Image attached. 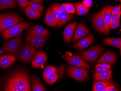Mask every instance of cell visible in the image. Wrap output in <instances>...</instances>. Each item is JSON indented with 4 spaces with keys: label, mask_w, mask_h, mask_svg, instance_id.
Wrapping results in <instances>:
<instances>
[{
    "label": "cell",
    "mask_w": 121,
    "mask_h": 91,
    "mask_svg": "<svg viewBox=\"0 0 121 91\" xmlns=\"http://www.w3.org/2000/svg\"><path fill=\"white\" fill-rule=\"evenodd\" d=\"M67 72L70 77L78 81H85L89 77V71L83 69L70 66L68 68Z\"/></svg>",
    "instance_id": "ba28073f"
},
{
    "label": "cell",
    "mask_w": 121,
    "mask_h": 91,
    "mask_svg": "<svg viewBox=\"0 0 121 91\" xmlns=\"http://www.w3.org/2000/svg\"><path fill=\"white\" fill-rule=\"evenodd\" d=\"M22 20L20 17L14 14H0V32L17 24Z\"/></svg>",
    "instance_id": "3957f363"
},
{
    "label": "cell",
    "mask_w": 121,
    "mask_h": 91,
    "mask_svg": "<svg viewBox=\"0 0 121 91\" xmlns=\"http://www.w3.org/2000/svg\"><path fill=\"white\" fill-rule=\"evenodd\" d=\"M22 44V37L18 36L5 43L3 50L6 53L15 55L18 53Z\"/></svg>",
    "instance_id": "277c9868"
},
{
    "label": "cell",
    "mask_w": 121,
    "mask_h": 91,
    "mask_svg": "<svg viewBox=\"0 0 121 91\" xmlns=\"http://www.w3.org/2000/svg\"><path fill=\"white\" fill-rule=\"evenodd\" d=\"M77 14L79 16H83L87 14L89 11L90 9H86L82 3H78L75 4Z\"/></svg>",
    "instance_id": "83f0119b"
},
{
    "label": "cell",
    "mask_w": 121,
    "mask_h": 91,
    "mask_svg": "<svg viewBox=\"0 0 121 91\" xmlns=\"http://www.w3.org/2000/svg\"><path fill=\"white\" fill-rule=\"evenodd\" d=\"M103 41L106 45L117 48L121 51V39L120 38H107L103 39Z\"/></svg>",
    "instance_id": "cb8c5ba5"
},
{
    "label": "cell",
    "mask_w": 121,
    "mask_h": 91,
    "mask_svg": "<svg viewBox=\"0 0 121 91\" xmlns=\"http://www.w3.org/2000/svg\"><path fill=\"white\" fill-rule=\"evenodd\" d=\"M37 49L35 48L26 44L18 52L17 56L24 62L30 63L32 60Z\"/></svg>",
    "instance_id": "5b68a950"
},
{
    "label": "cell",
    "mask_w": 121,
    "mask_h": 91,
    "mask_svg": "<svg viewBox=\"0 0 121 91\" xmlns=\"http://www.w3.org/2000/svg\"><path fill=\"white\" fill-rule=\"evenodd\" d=\"M47 60V56L45 53L39 51L36 53L33 58L32 67L35 68L43 67Z\"/></svg>",
    "instance_id": "8fae6325"
},
{
    "label": "cell",
    "mask_w": 121,
    "mask_h": 91,
    "mask_svg": "<svg viewBox=\"0 0 121 91\" xmlns=\"http://www.w3.org/2000/svg\"><path fill=\"white\" fill-rule=\"evenodd\" d=\"M94 40L95 38L93 35H90L82 39L76 43L74 45V47L75 49L79 50L84 49L90 46L94 42Z\"/></svg>",
    "instance_id": "5bb4252c"
},
{
    "label": "cell",
    "mask_w": 121,
    "mask_h": 91,
    "mask_svg": "<svg viewBox=\"0 0 121 91\" xmlns=\"http://www.w3.org/2000/svg\"><path fill=\"white\" fill-rule=\"evenodd\" d=\"M103 51V48L102 47L97 45L81 52L79 55L86 61L92 63L96 60Z\"/></svg>",
    "instance_id": "8992f818"
},
{
    "label": "cell",
    "mask_w": 121,
    "mask_h": 91,
    "mask_svg": "<svg viewBox=\"0 0 121 91\" xmlns=\"http://www.w3.org/2000/svg\"><path fill=\"white\" fill-rule=\"evenodd\" d=\"M93 0H83L82 1V4L86 8L88 9H90V8L93 4Z\"/></svg>",
    "instance_id": "d6a6232c"
},
{
    "label": "cell",
    "mask_w": 121,
    "mask_h": 91,
    "mask_svg": "<svg viewBox=\"0 0 121 91\" xmlns=\"http://www.w3.org/2000/svg\"><path fill=\"white\" fill-rule=\"evenodd\" d=\"M27 6L29 7L32 9L38 11H43L44 9V6L39 3L33 1H28L27 3Z\"/></svg>",
    "instance_id": "f1b7e54d"
},
{
    "label": "cell",
    "mask_w": 121,
    "mask_h": 91,
    "mask_svg": "<svg viewBox=\"0 0 121 91\" xmlns=\"http://www.w3.org/2000/svg\"><path fill=\"white\" fill-rule=\"evenodd\" d=\"M32 91H46V88L43 85L38 77L36 75L33 74L32 77Z\"/></svg>",
    "instance_id": "d6986e66"
},
{
    "label": "cell",
    "mask_w": 121,
    "mask_h": 91,
    "mask_svg": "<svg viewBox=\"0 0 121 91\" xmlns=\"http://www.w3.org/2000/svg\"><path fill=\"white\" fill-rule=\"evenodd\" d=\"M17 2L20 6L23 9L26 8L27 7L28 0H17Z\"/></svg>",
    "instance_id": "836d02e7"
},
{
    "label": "cell",
    "mask_w": 121,
    "mask_h": 91,
    "mask_svg": "<svg viewBox=\"0 0 121 91\" xmlns=\"http://www.w3.org/2000/svg\"><path fill=\"white\" fill-rule=\"evenodd\" d=\"M15 0H0V9L16 7Z\"/></svg>",
    "instance_id": "4316f807"
},
{
    "label": "cell",
    "mask_w": 121,
    "mask_h": 91,
    "mask_svg": "<svg viewBox=\"0 0 121 91\" xmlns=\"http://www.w3.org/2000/svg\"><path fill=\"white\" fill-rule=\"evenodd\" d=\"M113 83L112 81L110 79L96 81L93 84L92 90L94 91H101L107 86Z\"/></svg>",
    "instance_id": "7402d4cb"
},
{
    "label": "cell",
    "mask_w": 121,
    "mask_h": 91,
    "mask_svg": "<svg viewBox=\"0 0 121 91\" xmlns=\"http://www.w3.org/2000/svg\"><path fill=\"white\" fill-rule=\"evenodd\" d=\"M112 71L110 69L104 70L102 72H96L94 75V78L96 80L110 79L112 77Z\"/></svg>",
    "instance_id": "44dd1931"
},
{
    "label": "cell",
    "mask_w": 121,
    "mask_h": 91,
    "mask_svg": "<svg viewBox=\"0 0 121 91\" xmlns=\"http://www.w3.org/2000/svg\"><path fill=\"white\" fill-rule=\"evenodd\" d=\"M4 91H30V79L26 72L19 71L11 74L7 78Z\"/></svg>",
    "instance_id": "6da1fadb"
},
{
    "label": "cell",
    "mask_w": 121,
    "mask_h": 91,
    "mask_svg": "<svg viewBox=\"0 0 121 91\" xmlns=\"http://www.w3.org/2000/svg\"><path fill=\"white\" fill-rule=\"evenodd\" d=\"M16 60V57L13 54L2 56L0 57V66L3 68H7L13 65Z\"/></svg>",
    "instance_id": "2e32d148"
},
{
    "label": "cell",
    "mask_w": 121,
    "mask_h": 91,
    "mask_svg": "<svg viewBox=\"0 0 121 91\" xmlns=\"http://www.w3.org/2000/svg\"><path fill=\"white\" fill-rule=\"evenodd\" d=\"M30 25V23L22 21L12 27L5 30L2 33L3 40H6L11 37L20 35L23 30Z\"/></svg>",
    "instance_id": "7a4b0ae2"
},
{
    "label": "cell",
    "mask_w": 121,
    "mask_h": 91,
    "mask_svg": "<svg viewBox=\"0 0 121 91\" xmlns=\"http://www.w3.org/2000/svg\"><path fill=\"white\" fill-rule=\"evenodd\" d=\"M62 4L65 7L66 12L67 13L71 14L75 13V8L72 4L68 3H63Z\"/></svg>",
    "instance_id": "1f68e13d"
},
{
    "label": "cell",
    "mask_w": 121,
    "mask_h": 91,
    "mask_svg": "<svg viewBox=\"0 0 121 91\" xmlns=\"http://www.w3.org/2000/svg\"><path fill=\"white\" fill-rule=\"evenodd\" d=\"M65 59L69 64L78 68L90 69L91 66L85 61L81 56L72 55L70 52H66Z\"/></svg>",
    "instance_id": "9c48e42d"
},
{
    "label": "cell",
    "mask_w": 121,
    "mask_h": 91,
    "mask_svg": "<svg viewBox=\"0 0 121 91\" xmlns=\"http://www.w3.org/2000/svg\"><path fill=\"white\" fill-rule=\"evenodd\" d=\"M113 85V84L109 85L107 86L106 87H104V89H103L101 91H108V90L111 87H112Z\"/></svg>",
    "instance_id": "60d3db41"
},
{
    "label": "cell",
    "mask_w": 121,
    "mask_h": 91,
    "mask_svg": "<svg viewBox=\"0 0 121 91\" xmlns=\"http://www.w3.org/2000/svg\"><path fill=\"white\" fill-rule=\"evenodd\" d=\"M64 72V67L61 66L58 70L57 69L56 70L52 73L46 79V81L50 85H53L55 83L59 78L60 77L62 76Z\"/></svg>",
    "instance_id": "ffe728a7"
},
{
    "label": "cell",
    "mask_w": 121,
    "mask_h": 91,
    "mask_svg": "<svg viewBox=\"0 0 121 91\" xmlns=\"http://www.w3.org/2000/svg\"><path fill=\"white\" fill-rule=\"evenodd\" d=\"M114 7L108 5L106 6V10L104 13V17L106 24L105 32L104 34H108L110 30V25L112 23L111 15H112V9Z\"/></svg>",
    "instance_id": "4fadbf2b"
},
{
    "label": "cell",
    "mask_w": 121,
    "mask_h": 91,
    "mask_svg": "<svg viewBox=\"0 0 121 91\" xmlns=\"http://www.w3.org/2000/svg\"><path fill=\"white\" fill-rule=\"evenodd\" d=\"M121 13V11H120L118 13H117V14H112V15H111L112 22H113L114 21H116L119 19H120Z\"/></svg>",
    "instance_id": "d590c367"
},
{
    "label": "cell",
    "mask_w": 121,
    "mask_h": 91,
    "mask_svg": "<svg viewBox=\"0 0 121 91\" xmlns=\"http://www.w3.org/2000/svg\"><path fill=\"white\" fill-rule=\"evenodd\" d=\"M45 22L48 26L51 27H54L57 26L51 8L48 9L45 14Z\"/></svg>",
    "instance_id": "d4e9b609"
},
{
    "label": "cell",
    "mask_w": 121,
    "mask_h": 91,
    "mask_svg": "<svg viewBox=\"0 0 121 91\" xmlns=\"http://www.w3.org/2000/svg\"><path fill=\"white\" fill-rule=\"evenodd\" d=\"M50 8L52 11L53 17L57 26L59 21L60 11L58 9L57 4L53 5Z\"/></svg>",
    "instance_id": "f546056e"
},
{
    "label": "cell",
    "mask_w": 121,
    "mask_h": 91,
    "mask_svg": "<svg viewBox=\"0 0 121 91\" xmlns=\"http://www.w3.org/2000/svg\"><path fill=\"white\" fill-rule=\"evenodd\" d=\"M118 90L117 89V87H115L114 85L112 87H111L108 90V91H118Z\"/></svg>",
    "instance_id": "b9f144b4"
},
{
    "label": "cell",
    "mask_w": 121,
    "mask_h": 91,
    "mask_svg": "<svg viewBox=\"0 0 121 91\" xmlns=\"http://www.w3.org/2000/svg\"><path fill=\"white\" fill-rule=\"evenodd\" d=\"M89 29L83 24L80 23L78 25L74 34L73 41L78 40L87 35L89 33Z\"/></svg>",
    "instance_id": "7c38bea8"
},
{
    "label": "cell",
    "mask_w": 121,
    "mask_h": 91,
    "mask_svg": "<svg viewBox=\"0 0 121 91\" xmlns=\"http://www.w3.org/2000/svg\"><path fill=\"white\" fill-rule=\"evenodd\" d=\"M73 15L71 13L67 12H60V17L57 26L58 27H60L72 19Z\"/></svg>",
    "instance_id": "603a6c76"
},
{
    "label": "cell",
    "mask_w": 121,
    "mask_h": 91,
    "mask_svg": "<svg viewBox=\"0 0 121 91\" xmlns=\"http://www.w3.org/2000/svg\"><path fill=\"white\" fill-rule=\"evenodd\" d=\"M47 39V37L39 36L28 34L26 36V44L40 49L45 44Z\"/></svg>",
    "instance_id": "30bf717a"
},
{
    "label": "cell",
    "mask_w": 121,
    "mask_h": 91,
    "mask_svg": "<svg viewBox=\"0 0 121 91\" xmlns=\"http://www.w3.org/2000/svg\"><path fill=\"white\" fill-rule=\"evenodd\" d=\"M121 5H119L115 7H113L112 9V14H117L121 11Z\"/></svg>",
    "instance_id": "8d00e7d4"
},
{
    "label": "cell",
    "mask_w": 121,
    "mask_h": 91,
    "mask_svg": "<svg viewBox=\"0 0 121 91\" xmlns=\"http://www.w3.org/2000/svg\"><path fill=\"white\" fill-rule=\"evenodd\" d=\"M95 70H96V72L98 73L102 72L105 70L102 67L98 64L96 66Z\"/></svg>",
    "instance_id": "f35d334b"
},
{
    "label": "cell",
    "mask_w": 121,
    "mask_h": 91,
    "mask_svg": "<svg viewBox=\"0 0 121 91\" xmlns=\"http://www.w3.org/2000/svg\"><path fill=\"white\" fill-rule=\"evenodd\" d=\"M117 56L112 52H107L103 55L98 61L99 63H106L114 64L117 61Z\"/></svg>",
    "instance_id": "ac0fdd59"
},
{
    "label": "cell",
    "mask_w": 121,
    "mask_h": 91,
    "mask_svg": "<svg viewBox=\"0 0 121 91\" xmlns=\"http://www.w3.org/2000/svg\"><path fill=\"white\" fill-rule=\"evenodd\" d=\"M57 5L58 9H59L60 12H66V9H65V7L62 4H57Z\"/></svg>",
    "instance_id": "ab89813d"
},
{
    "label": "cell",
    "mask_w": 121,
    "mask_h": 91,
    "mask_svg": "<svg viewBox=\"0 0 121 91\" xmlns=\"http://www.w3.org/2000/svg\"><path fill=\"white\" fill-rule=\"evenodd\" d=\"M57 69L56 67L52 66H47L43 73V77L45 81L47 78L50 76L52 73L56 70Z\"/></svg>",
    "instance_id": "4dcf8cb0"
},
{
    "label": "cell",
    "mask_w": 121,
    "mask_h": 91,
    "mask_svg": "<svg viewBox=\"0 0 121 91\" xmlns=\"http://www.w3.org/2000/svg\"><path fill=\"white\" fill-rule=\"evenodd\" d=\"M26 14L27 17L31 19H37L41 16L43 11H38L32 9L27 6L25 9Z\"/></svg>",
    "instance_id": "484cf974"
},
{
    "label": "cell",
    "mask_w": 121,
    "mask_h": 91,
    "mask_svg": "<svg viewBox=\"0 0 121 91\" xmlns=\"http://www.w3.org/2000/svg\"><path fill=\"white\" fill-rule=\"evenodd\" d=\"M120 26V19L116 21L112 22L110 25L111 29H115L118 28Z\"/></svg>",
    "instance_id": "e575fe53"
},
{
    "label": "cell",
    "mask_w": 121,
    "mask_h": 91,
    "mask_svg": "<svg viewBox=\"0 0 121 91\" xmlns=\"http://www.w3.org/2000/svg\"><path fill=\"white\" fill-rule=\"evenodd\" d=\"M50 32L40 25H36L31 28L28 30V34L39 36L47 37Z\"/></svg>",
    "instance_id": "9a60e30c"
},
{
    "label": "cell",
    "mask_w": 121,
    "mask_h": 91,
    "mask_svg": "<svg viewBox=\"0 0 121 91\" xmlns=\"http://www.w3.org/2000/svg\"><path fill=\"white\" fill-rule=\"evenodd\" d=\"M98 64L102 67L105 70L110 69L111 68V66L110 65H109V64H107V63H100Z\"/></svg>",
    "instance_id": "74e56055"
},
{
    "label": "cell",
    "mask_w": 121,
    "mask_h": 91,
    "mask_svg": "<svg viewBox=\"0 0 121 91\" xmlns=\"http://www.w3.org/2000/svg\"><path fill=\"white\" fill-rule=\"evenodd\" d=\"M77 25V22H74L66 26L63 33L64 39L66 42L68 43L70 41Z\"/></svg>",
    "instance_id": "e0dca14e"
},
{
    "label": "cell",
    "mask_w": 121,
    "mask_h": 91,
    "mask_svg": "<svg viewBox=\"0 0 121 91\" xmlns=\"http://www.w3.org/2000/svg\"><path fill=\"white\" fill-rule=\"evenodd\" d=\"M106 6L104 7L99 12L94 15L92 19V24L95 29L99 33H104L106 24L104 15Z\"/></svg>",
    "instance_id": "52a82bcc"
},
{
    "label": "cell",
    "mask_w": 121,
    "mask_h": 91,
    "mask_svg": "<svg viewBox=\"0 0 121 91\" xmlns=\"http://www.w3.org/2000/svg\"><path fill=\"white\" fill-rule=\"evenodd\" d=\"M30 0L33 2H36L39 4L42 3L43 2V0Z\"/></svg>",
    "instance_id": "7bdbcfd3"
}]
</instances>
